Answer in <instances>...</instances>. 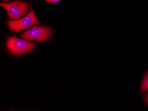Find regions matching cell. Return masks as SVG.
Returning <instances> with one entry per match:
<instances>
[{
	"label": "cell",
	"mask_w": 148,
	"mask_h": 111,
	"mask_svg": "<svg viewBox=\"0 0 148 111\" xmlns=\"http://www.w3.org/2000/svg\"><path fill=\"white\" fill-rule=\"evenodd\" d=\"M1 6L8 12L11 20H16L28 14L30 10L29 3L20 1L10 3H1Z\"/></svg>",
	"instance_id": "6da1fadb"
},
{
	"label": "cell",
	"mask_w": 148,
	"mask_h": 111,
	"mask_svg": "<svg viewBox=\"0 0 148 111\" xmlns=\"http://www.w3.org/2000/svg\"><path fill=\"white\" fill-rule=\"evenodd\" d=\"M6 45L11 53L21 55L31 51L35 47L36 44L19 39L14 35L8 38Z\"/></svg>",
	"instance_id": "7a4b0ae2"
},
{
	"label": "cell",
	"mask_w": 148,
	"mask_h": 111,
	"mask_svg": "<svg viewBox=\"0 0 148 111\" xmlns=\"http://www.w3.org/2000/svg\"><path fill=\"white\" fill-rule=\"evenodd\" d=\"M9 29L12 32H17L31 28L34 25H40L32 7L30 12L26 16L18 20L8 21Z\"/></svg>",
	"instance_id": "3957f363"
},
{
	"label": "cell",
	"mask_w": 148,
	"mask_h": 111,
	"mask_svg": "<svg viewBox=\"0 0 148 111\" xmlns=\"http://www.w3.org/2000/svg\"><path fill=\"white\" fill-rule=\"evenodd\" d=\"M51 35V30L48 26H33L31 29L21 34V37L28 41L36 40L38 42L48 41Z\"/></svg>",
	"instance_id": "277c9868"
},
{
	"label": "cell",
	"mask_w": 148,
	"mask_h": 111,
	"mask_svg": "<svg viewBox=\"0 0 148 111\" xmlns=\"http://www.w3.org/2000/svg\"><path fill=\"white\" fill-rule=\"evenodd\" d=\"M140 90L142 92L145 91L148 92V71L145 74L140 84Z\"/></svg>",
	"instance_id": "5b68a950"
},
{
	"label": "cell",
	"mask_w": 148,
	"mask_h": 111,
	"mask_svg": "<svg viewBox=\"0 0 148 111\" xmlns=\"http://www.w3.org/2000/svg\"><path fill=\"white\" fill-rule=\"evenodd\" d=\"M143 99L144 101L148 105V93H146Z\"/></svg>",
	"instance_id": "8992f818"
},
{
	"label": "cell",
	"mask_w": 148,
	"mask_h": 111,
	"mask_svg": "<svg viewBox=\"0 0 148 111\" xmlns=\"http://www.w3.org/2000/svg\"><path fill=\"white\" fill-rule=\"evenodd\" d=\"M45 1L49 3H55L60 1L61 0H45Z\"/></svg>",
	"instance_id": "52a82bcc"
},
{
	"label": "cell",
	"mask_w": 148,
	"mask_h": 111,
	"mask_svg": "<svg viewBox=\"0 0 148 111\" xmlns=\"http://www.w3.org/2000/svg\"><path fill=\"white\" fill-rule=\"evenodd\" d=\"M2 1H5V2H8V1H11L12 0H2Z\"/></svg>",
	"instance_id": "ba28073f"
}]
</instances>
